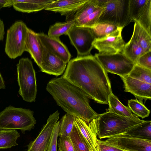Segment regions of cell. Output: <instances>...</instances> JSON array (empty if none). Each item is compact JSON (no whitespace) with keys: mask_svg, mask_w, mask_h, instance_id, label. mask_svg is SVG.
Here are the masks:
<instances>
[{"mask_svg":"<svg viewBox=\"0 0 151 151\" xmlns=\"http://www.w3.org/2000/svg\"><path fill=\"white\" fill-rule=\"evenodd\" d=\"M97 103L109 104L112 92L107 73L94 56L77 57L70 60L62 76Z\"/></svg>","mask_w":151,"mask_h":151,"instance_id":"6da1fadb","label":"cell"},{"mask_svg":"<svg viewBox=\"0 0 151 151\" xmlns=\"http://www.w3.org/2000/svg\"><path fill=\"white\" fill-rule=\"evenodd\" d=\"M46 89L57 105L67 114L77 116L88 124L99 115L91 107L85 93L62 76L51 80Z\"/></svg>","mask_w":151,"mask_h":151,"instance_id":"7a4b0ae2","label":"cell"},{"mask_svg":"<svg viewBox=\"0 0 151 151\" xmlns=\"http://www.w3.org/2000/svg\"><path fill=\"white\" fill-rule=\"evenodd\" d=\"M144 121L138 117L124 116L107 111L99 114L88 125L93 133L100 139H102L123 134Z\"/></svg>","mask_w":151,"mask_h":151,"instance_id":"3957f363","label":"cell"},{"mask_svg":"<svg viewBox=\"0 0 151 151\" xmlns=\"http://www.w3.org/2000/svg\"><path fill=\"white\" fill-rule=\"evenodd\" d=\"M94 1L97 6L103 8L97 23L109 24L123 29L132 21L129 11V0Z\"/></svg>","mask_w":151,"mask_h":151,"instance_id":"277c9868","label":"cell"},{"mask_svg":"<svg viewBox=\"0 0 151 151\" xmlns=\"http://www.w3.org/2000/svg\"><path fill=\"white\" fill-rule=\"evenodd\" d=\"M36 123L33 112L28 109L10 106L0 113V129L30 130Z\"/></svg>","mask_w":151,"mask_h":151,"instance_id":"5b68a950","label":"cell"},{"mask_svg":"<svg viewBox=\"0 0 151 151\" xmlns=\"http://www.w3.org/2000/svg\"><path fill=\"white\" fill-rule=\"evenodd\" d=\"M19 93L23 99L27 102L35 101L37 85L35 70L31 60L28 58H21L17 65Z\"/></svg>","mask_w":151,"mask_h":151,"instance_id":"8992f818","label":"cell"},{"mask_svg":"<svg viewBox=\"0 0 151 151\" xmlns=\"http://www.w3.org/2000/svg\"><path fill=\"white\" fill-rule=\"evenodd\" d=\"M28 28L22 21L15 22L8 29L5 51L9 58L15 59L25 51Z\"/></svg>","mask_w":151,"mask_h":151,"instance_id":"52a82bcc","label":"cell"},{"mask_svg":"<svg viewBox=\"0 0 151 151\" xmlns=\"http://www.w3.org/2000/svg\"><path fill=\"white\" fill-rule=\"evenodd\" d=\"M94 56L107 73L120 77L128 75L135 65L122 52L110 54L96 53Z\"/></svg>","mask_w":151,"mask_h":151,"instance_id":"ba28073f","label":"cell"},{"mask_svg":"<svg viewBox=\"0 0 151 151\" xmlns=\"http://www.w3.org/2000/svg\"><path fill=\"white\" fill-rule=\"evenodd\" d=\"M67 35L77 51V57L89 55L95 39L89 28L75 25Z\"/></svg>","mask_w":151,"mask_h":151,"instance_id":"9c48e42d","label":"cell"},{"mask_svg":"<svg viewBox=\"0 0 151 151\" xmlns=\"http://www.w3.org/2000/svg\"><path fill=\"white\" fill-rule=\"evenodd\" d=\"M132 21L137 22L151 36V0H129Z\"/></svg>","mask_w":151,"mask_h":151,"instance_id":"30bf717a","label":"cell"},{"mask_svg":"<svg viewBox=\"0 0 151 151\" xmlns=\"http://www.w3.org/2000/svg\"><path fill=\"white\" fill-rule=\"evenodd\" d=\"M102 142L126 151H151V140H145L121 134Z\"/></svg>","mask_w":151,"mask_h":151,"instance_id":"8fae6325","label":"cell"},{"mask_svg":"<svg viewBox=\"0 0 151 151\" xmlns=\"http://www.w3.org/2000/svg\"><path fill=\"white\" fill-rule=\"evenodd\" d=\"M103 9L97 6L94 0H87L74 14L76 25L89 27L96 24Z\"/></svg>","mask_w":151,"mask_h":151,"instance_id":"7c38bea8","label":"cell"},{"mask_svg":"<svg viewBox=\"0 0 151 151\" xmlns=\"http://www.w3.org/2000/svg\"><path fill=\"white\" fill-rule=\"evenodd\" d=\"M59 113L58 110L50 114L47 123L33 141L28 145L27 151H46L54 126L59 118Z\"/></svg>","mask_w":151,"mask_h":151,"instance_id":"4fadbf2b","label":"cell"},{"mask_svg":"<svg viewBox=\"0 0 151 151\" xmlns=\"http://www.w3.org/2000/svg\"><path fill=\"white\" fill-rule=\"evenodd\" d=\"M124 91L129 92L141 102L151 99V84L133 78L128 75L120 76Z\"/></svg>","mask_w":151,"mask_h":151,"instance_id":"5bb4252c","label":"cell"},{"mask_svg":"<svg viewBox=\"0 0 151 151\" xmlns=\"http://www.w3.org/2000/svg\"><path fill=\"white\" fill-rule=\"evenodd\" d=\"M42 45L43 52L40 67V71L56 76L62 74L65 70L67 63Z\"/></svg>","mask_w":151,"mask_h":151,"instance_id":"9a60e30c","label":"cell"},{"mask_svg":"<svg viewBox=\"0 0 151 151\" xmlns=\"http://www.w3.org/2000/svg\"><path fill=\"white\" fill-rule=\"evenodd\" d=\"M87 0H53L45 6L44 9L60 13L66 16V20L73 19L77 10Z\"/></svg>","mask_w":151,"mask_h":151,"instance_id":"2e32d148","label":"cell"},{"mask_svg":"<svg viewBox=\"0 0 151 151\" xmlns=\"http://www.w3.org/2000/svg\"><path fill=\"white\" fill-rule=\"evenodd\" d=\"M125 44L121 33H120L95 40L93 47L99 53L110 54L122 52Z\"/></svg>","mask_w":151,"mask_h":151,"instance_id":"e0dca14e","label":"cell"},{"mask_svg":"<svg viewBox=\"0 0 151 151\" xmlns=\"http://www.w3.org/2000/svg\"><path fill=\"white\" fill-rule=\"evenodd\" d=\"M37 36L44 47L59 57L66 63H68L71 57V54L60 39L51 37L42 33H37Z\"/></svg>","mask_w":151,"mask_h":151,"instance_id":"ac0fdd59","label":"cell"},{"mask_svg":"<svg viewBox=\"0 0 151 151\" xmlns=\"http://www.w3.org/2000/svg\"><path fill=\"white\" fill-rule=\"evenodd\" d=\"M25 51L30 54L40 68L43 55L42 46L37 37V33L29 28L25 42Z\"/></svg>","mask_w":151,"mask_h":151,"instance_id":"d6986e66","label":"cell"},{"mask_svg":"<svg viewBox=\"0 0 151 151\" xmlns=\"http://www.w3.org/2000/svg\"><path fill=\"white\" fill-rule=\"evenodd\" d=\"M53 0H13L14 9L22 12L29 13L44 9Z\"/></svg>","mask_w":151,"mask_h":151,"instance_id":"ffe728a7","label":"cell"},{"mask_svg":"<svg viewBox=\"0 0 151 151\" xmlns=\"http://www.w3.org/2000/svg\"><path fill=\"white\" fill-rule=\"evenodd\" d=\"M74 124L80 132L90 150L97 151V136L93 133L88 124L83 119L76 116Z\"/></svg>","mask_w":151,"mask_h":151,"instance_id":"44dd1931","label":"cell"},{"mask_svg":"<svg viewBox=\"0 0 151 151\" xmlns=\"http://www.w3.org/2000/svg\"><path fill=\"white\" fill-rule=\"evenodd\" d=\"M89 28L95 40L101 39L107 36L121 33L123 28L114 25L106 23H97Z\"/></svg>","mask_w":151,"mask_h":151,"instance_id":"7402d4cb","label":"cell"},{"mask_svg":"<svg viewBox=\"0 0 151 151\" xmlns=\"http://www.w3.org/2000/svg\"><path fill=\"white\" fill-rule=\"evenodd\" d=\"M122 52L135 64L139 57L145 53L133 34L129 41L125 44Z\"/></svg>","mask_w":151,"mask_h":151,"instance_id":"603a6c76","label":"cell"},{"mask_svg":"<svg viewBox=\"0 0 151 151\" xmlns=\"http://www.w3.org/2000/svg\"><path fill=\"white\" fill-rule=\"evenodd\" d=\"M108 101L109 105L108 111L124 116L132 118L138 117L132 113L128 107L122 104L112 92L109 96Z\"/></svg>","mask_w":151,"mask_h":151,"instance_id":"cb8c5ba5","label":"cell"},{"mask_svg":"<svg viewBox=\"0 0 151 151\" xmlns=\"http://www.w3.org/2000/svg\"><path fill=\"white\" fill-rule=\"evenodd\" d=\"M123 134L138 138L151 140V121H145Z\"/></svg>","mask_w":151,"mask_h":151,"instance_id":"d4e9b609","label":"cell"},{"mask_svg":"<svg viewBox=\"0 0 151 151\" xmlns=\"http://www.w3.org/2000/svg\"><path fill=\"white\" fill-rule=\"evenodd\" d=\"M134 22L133 34L145 53L151 51V36L137 22Z\"/></svg>","mask_w":151,"mask_h":151,"instance_id":"484cf974","label":"cell"},{"mask_svg":"<svg viewBox=\"0 0 151 151\" xmlns=\"http://www.w3.org/2000/svg\"><path fill=\"white\" fill-rule=\"evenodd\" d=\"M76 24L74 19L64 22H57L49 27L48 35L49 37L59 39L63 35H67L71 29Z\"/></svg>","mask_w":151,"mask_h":151,"instance_id":"4316f807","label":"cell"},{"mask_svg":"<svg viewBox=\"0 0 151 151\" xmlns=\"http://www.w3.org/2000/svg\"><path fill=\"white\" fill-rule=\"evenodd\" d=\"M20 136L19 133L16 129H0V149L17 145L16 141Z\"/></svg>","mask_w":151,"mask_h":151,"instance_id":"83f0119b","label":"cell"},{"mask_svg":"<svg viewBox=\"0 0 151 151\" xmlns=\"http://www.w3.org/2000/svg\"><path fill=\"white\" fill-rule=\"evenodd\" d=\"M69 137L74 151H91L80 132L74 124Z\"/></svg>","mask_w":151,"mask_h":151,"instance_id":"f1b7e54d","label":"cell"},{"mask_svg":"<svg viewBox=\"0 0 151 151\" xmlns=\"http://www.w3.org/2000/svg\"><path fill=\"white\" fill-rule=\"evenodd\" d=\"M76 116L67 114L64 115L60 121L58 135L60 137H69L72 130Z\"/></svg>","mask_w":151,"mask_h":151,"instance_id":"f546056e","label":"cell"},{"mask_svg":"<svg viewBox=\"0 0 151 151\" xmlns=\"http://www.w3.org/2000/svg\"><path fill=\"white\" fill-rule=\"evenodd\" d=\"M128 75L133 78L151 84V70L137 64Z\"/></svg>","mask_w":151,"mask_h":151,"instance_id":"4dcf8cb0","label":"cell"},{"mask_svg":"<svg viewBox=\"0 0 151 151\" xmlns=\"http://www.w3.org/2000/svg\"><path fill=\"white\" fill-rule=\"evenodd\" d=\"M128 107L136 116L142 119L148 116L150 113L149 110L137 99H131L128 101Z\"/></svg>","mask_w":151,"mask_h":151,"instance_id":"1f68e13d","label":"cell"},{"mask_svg":"<svg viewBox=\"0 0 151 151\" xmlns=\"http://www.w3.org/2000/svg\"><path fill=\"white\" fill-rule=\"evenodd\" d=\"M60 124V121L56 123L48 146L47 151H57V142Z\"/></svg>","mask_w":151,"mask_h":151,"instance_id":"d6a6232c","label":"cell"},{"mask_svg":"<svg viewBox=\"0 0 151 151\" xmlns=\"http://www.w3.org/2000/svg\"><path fill=\"white\" fill-rule=\"evenodd\" d=\"M58 146V151H74L73 143L70 137H60Z\"/></svg>","mask_w":151,"mask_h":151,"instance_id":"836d02e7","label":"cell"},{"mask_svg":"<svg viewBox=\"0 0 151 151\" xmlns=\"http://www.w3.org/2000/svg\"><path fill=\"white\" fill-rule=\"evenodd\" d=\"M136 64L151 70V51L146 52L139 57Z\"/></svg>","mask_w":151,"mask_h":151,"instance_id":"e575fe53","label":"cell"},{"mask_svg":"<svg viewBox=\"0 0 151 151\" xmlns=\"http://www.w3.org/2000/svg\"><path fill=\"white\" fill-rule=\"evenodd\" d=\"M96 149L97 151H126L106 144L98 139L96 140Z\"/></svg>","mask_w":151,"mask_h":151,"instance_id":"d590c367","label":"cell"},{"mask_svg":"<svg viewBox=\"0 0 151 151\" xmlns=\"http://www.w3.org/2000/svg\"><path fill=\"white\" fill-rule=\"evenodd\" d=\"M4 33V24L3 21L0 19V41L3 40Z\"/></svg>","mask_w":151,"mask_h":151,"instance_id":"8d00e7d4","label":"cell"},{"mask_svg":"<svg viewBox=\"0 0 151 151\" xmlns=\"http://www.w3.org/2000/svg\"><path fill=\"white\" fill-rule=\"evenodd\" d=\"M5 88V86L4 81L0 72V89Z\"/></svg>","mask_w":151,"mask_h":151,"instance_id":"74e56055","label":"cell"},{"mask_svg":"<svg viewBox=\"0 0 151 151\" xmlns=\"http://www.w3.org/2000/svg\"><path fill=\"white\" fill-rule=\"evenodd\" d=\"M2 8H3V6L0 3V10Z\"/></svg>","mask_w":151,"mask_h":151,"instance_id":"f35d334b","label":"cell"}]
</instances>
